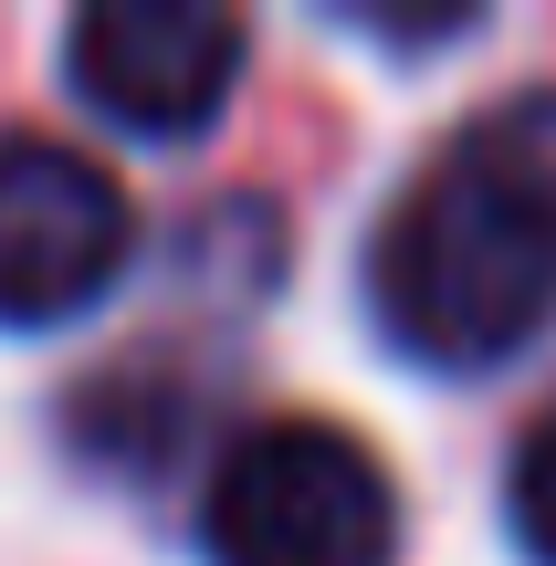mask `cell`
<instances>
[{
    "label": "cell",
    "mask_w": 556,
    "mask_h": 566,
    "mask_svg": "<svg viewBox=\"0 0 556 566\" xmlns=\"http://www.w3.org/2000/svg\"><path fill=\"white\" fill-rule=\"evenodd\" d=\"M126 252H137V210L116 168H95L63 137H0V325L11 336L95 315Z\"/></svg>",
    "instance_id": "cell-3"
},
{
    "label": "cell",
    "mask_w": 556,
    "mask_h": 566,
    "mask_svg": "<svg viewBox=\"0 0 556 566\" xmlns=\"http://www.w3.org/2000/svg\"><path fill=\"white\" fill-rule=\"evenodd\" d=\"M200 546H210V566H389L399 556V493L357 430L263 420L210 472Z\"/></svg>",
    "instance_id": "cell-2"
},
{
    "label": "cell",
    "mask_w": 556,
    "mask_h": 566,
    "mask_svg": "<svg viewBox=\"0 0 556 566\" xmlns=\"http://www.w3.org/2000/svg\"><path fill=\"white\" fill-rule=\"evenodd\" d=\"M368 304L420 367H504L556 315V84L473 116L378 221Z\"/></svg>",
    "instance_id": "cell-1"
},
{
    "label": "cell",
    "mask_w": 556,
    "mask_h": 566,
    "mask_svg": "<svg viewBox=\"0 0 556 566\" xmlns=\"http://www.w3.org/2000/svg\"><path fill=\"white\" fill-rule=\"evenodd\" d=\"M242 42L221 0H95L63 32V74L126 137H200L242 84Z\"/></svg>",
    "instance_id": "cell-4"
},
{
    "label": "cell",
    "mask_w": 556,
    "mask_h": 566,
    "mask_svg": "<svg viewBox=\"0 0 556 566\" xmlns=\"http://www.w3.org/2000/svg\"><path fill=\"white\" fill-rule=\"evenodd\" d=\"M504 514H515V546L536 566H556V409L525 430L515 472H504Z\"/></svg>",
    "instance_id": "cell-5"
}]
</instances>
